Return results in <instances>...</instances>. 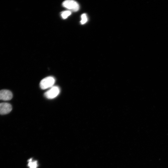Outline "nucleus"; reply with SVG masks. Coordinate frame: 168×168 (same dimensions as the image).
I'll use <instances>...</instances> for the list:
<instances>
[{
    "label": "nucleus",
    "mask_w": 168,
    "mask_h": 168,
    "mask_svg": "<svg viewBox=\"0 0 168 168\" xmlns=\"http://www.w3.org/2000/svg\"><path fill=\"white\" fill-rule=\"evenodd\" d=\"M81 20L80 21L82 24H84L87 21V18L86 14L83 13L81 15Z\"/></svg>",
    "instance_id": "nucleus-8"
},
{
    "label": "nucleus",
    "mask_w": 168,
    "mask_h": 168,
    "mask_svg": "<svg viewBox=\"0 0 168 168\" xmlns=\"http://www.w3.org/2000/svg\"><path fill=\"white\" fill-rule=\"evenodd\" d=\"M13 97L12 92L9 90L2 89L0 90V100L8 101Z\"/></svg>",
    "instance_id": "nucleus-5"
},
{
    "label": "nucleus",
    "mask_w": 168,
    "mask_h": 168,
    "mask_svg": "<svg viewBox=\"0 0 168 168\" xmlns=\"http://www.w3.org/2000/svg\"><path fill=\"white\" fill-rule=\"evenodd\" d=\"M63 6L69 10L70 11H77L79 9V6L78 3L74 0H67L62 3Z\"/></svg>",
    "instance_id": "nucleus-2"
},
{
    "label": "nucleus",
    "mask_w": 168,
    "mask_h": 168,
    "mask_svg": "<svg viewBox=\"0 0 168 168\" xmlns=\"http://www.w3.org/2000/svg\"><path fill=\"white\" fill-rule=\"evenodd\" d=\"M55 82V79L54 77L49 76L46 77L40 82V87L42 89H45L51 88L53 86Z\"/></svg>",
    "instance_id": "nucleus-1"
},
{
    "label": "nucleus",
    "mask_w": 168,
    "mask_h": 168,
    "mask_svg": "<svg viewBox=\"0 0 168 168\" xmlns=\"http://www.w3.org/2000/svg\"><path fill=\"white\" fill-rule=\"evenodd\" d=\"M11 104L6 102L0 103V114L3 115L9 113L12 110Z\"/></svg>",
    "instance_id": "nucleus-4"
},
{
    "label": "nucleus",
    "mask_w": 168,
    "mask_h": 168,
    "mask_svg": "<svg viewBox=\"0 0 168 168\" xmlns=\"http://www.w3.org/2000/svg\"><path fill=\"white\" fill-rule=\"evenodd\" d=\"M71 14V12L69 10H67L61 12V16L63 19H66Z\"/></svg>",
    "instance_id": "nucleus-7"
},
{
    "label": "nucleus",
    "mask_w": 168,
    "mask_h": 168,
    "mask_svg": "<svg viewBox=\"0 0 168 168\" xmlns=\"http://www.w3.org/2000/svg\"><path fill=\"white\" fill-rule=\"evenodd\" d=\"M28 166L30 168H36L38 166L37 162L33 161L31 158L28 160Z\"/></svg>",
    "instance_id": "nucleus-6"
},
{
    "label": "nucleus",
    "mask_w": 168,
    "mask_h": 168,
    "mask_svg": "<svg viewBox=\"0 0 168 168\" xmlns=\"http://www.w3.org/2000/svg\"><path fill=\"white\" fill-rule=\"evenodd\" d=\"M60 92L59 88L57 86H53L46 91L44 96L49 99H53L57 97Z\"/></svg>",
    "instance_id": "nucleus-3"
}]
</instances>
